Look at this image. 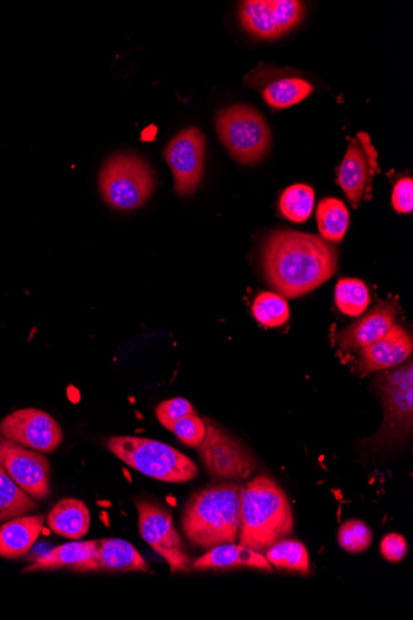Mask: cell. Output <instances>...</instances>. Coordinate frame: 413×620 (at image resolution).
<instances>
[{
  "mask_svg": "<svg viewBox=\"0 0 413 620\" xmlns=\"http://www.w3.org/2000/svg\"><path fill=\"white\" fill-rule=\"evenodd\" d=\"M240 484H212L192 494L182 513L188 543L202 551L235 544L240 525Z\"/></svg>",
  "mask_w": 413,
  "mask_h": 620,
  "instance_id": "obj_3",
  "label": "cell"
},
{
  "mask_svg": "<svg viewBox=\"0 0 413 620\" xmlns=\"http://www.w3.org/2000/svg\"><path fill=\"white\" fill-rule=\"evenodd\" d=\"M195 413L190 401L184 398H174L162 401L156 408V418L165 426L167 430H171L172 425L177 420L184 418L186 415Z\"/></svg>",
  "mask_w": 413,
  "mask_h": 620,
  "instance_id": "obj_31",
  "label": "cell"
},
{
  "mask_svg": "<svg viewBox=\"0 0 413 620\" xmlns=\"http://www.w3.org/2000/svg\"><path fill=\"white\" fill-rule=\"evenodd\" d=\"M261 267L271 288L296 299L337 273L338 250L316 234L279 229L265 239Z\"/></svg>",
  "mask_w": 413,
  "mask_h": 620,
  "instance_id": "obj_1",
  "label": "cell"
},
{
  "mask_svg": "<svg viewBox=\"0 0 413 620\" xmlns=\"http://www.w3.org/2000/svg\"><path fill=\"white\" fill-rule=\"evenodd\" d=\"M45 515H31L0 525V557L18 560L25 556L43 534Z\"/></svg>",
  "mask_w": 413,
  "mask_h": 620,
  "instance_id": "obj_19",
  "label": "cell"
},
{
  "mask_svg": "<svg viewBox=\"0 0 413 620\" xmlns=\"http://www.w3.org/2000/svg\"><path fill=\"white\" fill-rule=\"evenodd\" d=\"M38 503L0 465V523L34 512Z\"/></svg>",
  "mask_w": 413,
  "mask_h": 620,
  "instance_id": "obj_23",
  "label": "cell"
},
{
  "mask_svg": "<svg viewBox=\"0 0 413 620\" xmlns=\"http://www.w3.org/2000/svg\"><path fill=\"white\" fill-rule=\"evenodd\" d=\"M266 560L279 570L299 573L310 571L307 547L296 540H280L265 551Z\"/></svg>",
  "mask_w": 413,
  "mask_h": 620,
  "instance_id": "obj_25",
  "label": "cell"
},
{
  "mask_svg": "<svg viewBox=\"0 0 413 620\" xmlns=\"http://www.w3.org/2000/svg\"><path fill=\"white\" fill-rule=\"evenodd\" d=\"M139 519V533L146 544L169 564L172 573L191 570L190 554L176 530L170 510L151 500H135Z\"/></svg>",
  "mask_w": 413,
  "mask_h": 620,
  "instance_id": "obj_9",
  "label": "cell"
},
{
  "mask_svg": "<svg viewBox=\"0 0 413 620\" xmlns=\"http://www.w3.org/2000/svg\"><path fill=\"white\" fill-rule=\"evenodd\" d=\"M412 338L404 327L394 325L383 338L362 349L359 367L364 375L388 371L405 363L412 354Z\"/></svg>",
  "mask_w": 413,
  "mask_h": 620,
  "instance_id": "obj_16",
  "label": "cell"
},
{
  "mask_svg": "<svg viewBox=\"0 0 413 620\" xmlns=\"http://www.w3.org/2000/svg\"><path fill=\"white\" fill-rule=\"evenodd\" d=\"M253 314L261 325L279 327L289 321L290 307L284 296L266 291L256 296Z\"/></svg>",
  "mask_w": 413,
  "mask_h": 620,
  "instance_id": "obj_28",
  "label": "cell"
},
{
  "mask_svg": "<svg viewBox=\"0 0 413 620\" xmlns=\"http://www.w3.org/2000/svg\"><path fill=\"white\" fill-rule=\"evenodd\" d=\"M98 540L73 541L47 551L25 567L24 573L71 569L77 572H93Z\"/></svg>",
  "mask_w": 413,
  "mask_h": 620,
  "instance_id": "obj_18",
  "label": "cell"
},
{
  "mask_svg": "<svg viewBox=\"0 0 413 620\" xmlns=\"http://www.w3.org/2000/svg\"><path fill=\"white\" fill-rule=\"evenodd\" d=\"M317 224L321 238L329 243H339L349 227V211L345 203L333 197L322 200L317 207Z\"/></svg>",
  "mask_w": 413,
  "mask_h": 620,
  "instance_id": "obj_24",
  "label": "cell"
},
{
  "mask_svg": "<svg viewBox=\"0 0 413 620\" xmlns=\"http://www.w3.org/2000/svg\"><path fill=\"white\" fill-rule=\"evenodd\" d=\"M395 306L384 302L336 336L337 345L347 351L363 349L383 338L395 325Z\"/></svg>",
  "mask_w": 413,
  "mask_h": 620,
  "instance_id": "obj_17",
  "label": "cell"
},
{
  "mask_svg": "<svg viewBox=\"0 0 413 620\" xmlns=\"http://www.w3.org/2000/svg\"><path fill=\"white\" fill-rule=\"evenodd\" d=\"M336 305L344 315L358 317L367 311L370 293L367 285L359 279H341L336 286Z\"/></svg>",
  "mask_w": 413,
  "mask_h": 620,
  "instance_id": "obj_27",
  "label": "cell"
},
{
  "mask_svg": "<svg viewBox=\"0 0 413 620\" xmlns=\"http://www.w3.org/2000/svg\"><path fill=\"white\" fill-rule=\"evenodd\" d=\"M313 206H315V191L305 184L287 187L279 202L282 215L294 223L306 222L312 215Z\"/></svg>",
  "mask_w": 413,
  "mask_h": 620,
  "instance_id": "obj_26",
  "label": "cell"
},
{
  "mask_svg": "<svg viewBox=\"0 0 413 620\" xmlns=\"http://www.w3.org/2000/svg\"><path fill=\"white\" fill-rule=\"evenodd\" d=\"M381 401L384 405V424L373 439L374 444H390L406 439L412 430L413 364L411 359L395 369L381 373Z\"/></svg>",
  "mask_w": 413,
  "mask_h": 620,
  "instance_id": "obj_7",
  "label": "cell"
},
{
  "mask_svg": "<svg viewBox=\"0 0 413 620\" xmlns=\"http://www.w3.org/2000/svg\"><path fill=\"white\" fill-rule=\"evenodd\" d=\"M155 182L151 166L133 154L112 156L99 173V190L104 201L120 211L143 206L153 195Z\"/></svg>",
  "mask_w": 413,
  "mask_h": 620,
  "instance_id": "obj_6",
  "label": "cell"
},
{
  "mask_svg": "<svg viewBox=\"0 0 413 620\" xmlns=\"http://www.w3.org/2000/svg\"><path fill=\"white\" fill-rule=\"evenodd\" d=\"M181 442L191 447H198L205 440L206 422L196 413L186 415L172 425L171 430Z\"/></svg>",
  "mask_w": 413,
  "mask_h": 620,
  "instance_id": "obj_30",
  "label": "cell"
},
{
  "mask_svg": "<svg viewBox=\"0 0 413 620\" xmlns=\"http://www.w3.org/2000/svg\"><path fill=\"white\" fill-rule=\"evenodd\" d=\"M216 127L228 153L243 165L260 163L273 143L263 114L247 104H234L219 111Z\"/></svg>",
  "mask_w": 413,
  "mask_h": 620,
  "instance_id": "obj_5",
  "label": "cell"
},
{
  "mask_svg": "<svg viewBox=\"0 0 413 620\" xmlns=\"http://www.w3.org/2000/svg\"><path fill=\"white\" fill-rule=\"evenodd\" d=\"M305 13V5L297 0H247L240 3L238 17L254 38L276 40L299 26Z\"/></svg>",
  "mask_w": 413,
  "mask_h": 620,
  "instance_id": "obj_10",
  "label": "cell"
},
{
  "mask_svg": "<svg viewBox=\"0 0 413 620\" xmlns=\"http://www.w3.org/2000/svg\"><path fill=\"white\" fill-rule=\"evenodd\" d=\"M392 206L399 213H411L413 211V180L404 177L396 182L392 191Z\"/></svg>",
  "mask_w": 413,
  "mask_h": 620,
  "instance_id": "obj_32",
  "label": "cell"
},
{
  "mask_svg": "<svg viewBox=\"0 0 413 620\" xmlns=\"http://www.w3.org/2000/svg\"><path fill=\"white\" fill-rule=\"evenodd\" d=\"M338 543L350 554L367 551L373 543V533L362 520H349L338 531Z\"/></svg>",
  "mask_w": 413,
  "mask_h": 620,
  "instance_id": "obj_29",
  "label": "cell"
},
{
  "mask_svg": "<svg viewBox=\"0 0 413 620\" xmlns=\"http://www.w3.org/2000/svg\"><path fill=\"white\" fill-rule=\"evenodd\" d=\"M0 465L30 497L40 502L49 497L51 465L43 453L0 435Z\"/></svg>",
  "mask_w": 413,
  "mask_h": 620,
  "instance_id": "obj_12",
  "label": "cell"
},
{
  "mask_svg": "<svg viewBox=\"0 0 413 620\" xmlns=\"http://www.w3.org/2000/svg\"><path fill=\"white\" fill-rule=\"evenodd\" d=\"M0 435L40 453H52L62 442V429L51 415L39 409H22L5 416Z\"/></svg>",
  "mask_w": 413,
  "mask_h": 620,
  "instance_id": "obj_13",
  "label": "cell"
},
{
  "mask_svg": "<svg viewBox=\"0 0 413 620\" xmlns=\"http://www.w3.org/2000/svg\"><path fill=\"white\" fill-rule=\"evenodd\" d=\"M165 160L175 181V191L180 196L195 194L205 169L206 139L197 128L182 130L165 148Z\"/></svg>",
  "mask_w": 413,
  "mask_h": 620,
  "instance_id": "obj_11",
  "label": "cell"
},
{
  "mask_svg": "<svg viewBox=\"0 0 413 620\" xmlns=\"http://www.w3.org/2000/svg\"><path fill=\"white\" fill-rule=\"evenodd\" d=\"M286 70L260 65L247 76V85L260 88L264 101L274 109H285L305 101L313 91L310 82Z\"/></svg>",
  "mask_w": 413,
  "mask_h": 620,
  "instance_id": "obj_15",
  "label": "cell"
},
{
  "mask_svg": "<svg viewBox=\"0 0 413 620\" xmlns=\"http://www.w3.org/2000/svg\"><path fill=\"white\" fill-rule=\"evenodd\" d=\"M378 166V153L368 133L360 132L350 140L347 153L338 169V184L350 205L357 208L371 191Z\"/></svg>",
  "mask_w": 413,
  "mask_h": 620,
  "instance_id": "obj_14",
  "label": "cell"
},
{
  "mask_svg": "<svg viewBox=\"0 0 413 620\" xmlns=\"http://www.w3.org/2000/svg\"><path fill=\"white\" fill-rule=\"evenodd\" d=\"M46 523L55 534L62 538L80 540L90 530L91 514L87 505L75 498H66L51 509Z\"/></svg>",
  "mask_w": 413,
  "mask_h": 620,
  "instance_id": "obj_22",
  "label": "cell"
},
{
  "mask_svg": "<svg viewBox=\"0 0 413 620\" xmlns=\"http://www.w3.org/2000/svg\"><path fill=\"white\" fill-rule=\"evenodd\" d=\"M107 447L125 465L161 482L186 483L198 476L196 463L164 442L114 436L108 440Z\"/></svg>",
  "mask_w": 413,
  "mask_h": 620,
  "instance_id": "obj_4",
  "label": "cell"
},
{
  "mask_svg": "<svg viewBox=\"0 0 413 620\" xmlns=\"http://www.w3.org/2000/svg\"><path fill=\"white\" fill-rule=\"evenodd\" d=\"M203 420L206 422V436L196 448L209 476L218 481L252 477L258 463L248 448L216 422L208 418Z\"/></svg>",
  "mask_w": 413,
  "mask_h": 620,
  "instance_id": "obj_8",
  "label": "cell"
},
{
  "mask_svg": "<svg viewBox=\"0 0 413 620\" xmlns=\"http://www.w3.org/2000/svg\"><path fill=\"white\" fill-rule=\"evenodd\" d=\"M292 530L290 500L274 479L259 476L240 488L239 545L265 552Z\"/></svg>",
  "mask_w": 413,
  "mask_h": 620,
  "instance_id": "obj_2",
  "label": "cell"
},
{
  "mask_svg": "<svg viewBox=\"0 0 413 620\" xmlns=\"http://www.w3.org/2000/svg\"><path fill=\"white\" fill-rule=\"evenodd\" d=\"M230 567H250V569L273 572V566L266 560L263 552L239 544H224L213 547L206 552V555L192 562L191 570L205 571L230 569Z\"/></svg>",
  "mask_w": 413,
  "mask_h": 620,
  "instance_id": "obj_20",
  "label": "cell"
},
{
  "mask_svg": "<svg viewBox=\"0 0 413 620\" xmlns=\"http://www.w3.org/2000/svg\"><path fill=\"white\" fill-rule=\"evenodd\" d=\"M93 571L149 572L138 550L122 539H99Z\"/></svg>",
  "mask_w": 413,
  "mask_h": 620,
  "instance_id": "obj_21",
  "label": "cell"
},
{
  "mask_svg": "<svg viewBox=\"0 0 413 620\" xmlns=\"http://www.w3.org/2000/svg\"><path fill=\"white\" fill-rule=\"evenodd\" d=\"M381 555L390 562H400L407 555V543L400 534L386 535L380 544Z\"/></svg>",
  "mask_w": 413,
  "mask_h": 620,
  "instance_id": "obj_33",
  "label": "cell"
}]
</instances>
